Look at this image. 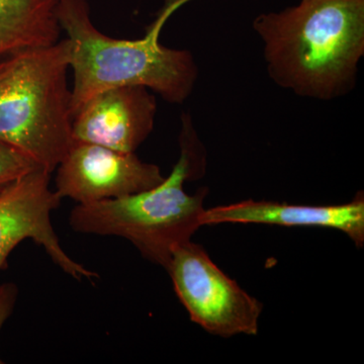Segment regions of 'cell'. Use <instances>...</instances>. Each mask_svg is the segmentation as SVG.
<instances>
[{
	"instance_id": "obj_1",
	"label": "cell",
	"mask_w": 364,
	"mask_h": 364,
	"mask_svg": "<svg viewBox=\"0 0 364 364\" xmlns=\"http://www.w3.org/2000/svg\"><path fill=\"white\" fill-rule=\"evenodd\" d=\"M253 30L268 75L280 87L332 100L355 86L364 55V0H301L256 16Z\"/></svg>"
},
{
	"instance_id": "obj_5",
	"label": "cell",
	"mask_w": 364,
	"mask_h": 364,
	"mask_svg": "<svg viewBox=\"0 0 364 364\" xmlns=\"http://www.w3.org/2000/svg\"><path fill=\"white\" fill-rule=\"evenodd\" d=\"M166 272L196 324L215 336H255L263 305L217 267L203 246L188 241L173 251Z\"/></svg>"
},
{
	"instance_id": "obj_6",
	"label": "cell",
	"mask_w": 364,
	"mask_h": 364,
	"mask_svg": "<svg viewBox=\"0 0 364 364\" xmlns=\"http://www.w3.org/2000/svg\"><path fill=\"white\" fill-rule=\"evenodd\" d=\"M55 191L61 198L90 203L124 198L164 181L159 166L95 144L73 141L57 167Z\"/></svg>"
},
{
	"instance_id": "obj_8",
	"label": "cell",
	"mask_w": 364,
	"mask_h": 364,
	"mask_svg": "<svg viewBox=\"0 0 364 364\" xmlns=\"http://www.w3.org/2000/svg\"><path fill=\"white\" fill-rule=\"evenodd\" d=\"M157 102L144 86L109 88L88 100L73 116L72 136L123 153H135L154 129Z\"/></svg>"
},
{
	"instance_id": "obj_10",
	"label": "cell",
	"mask_w": 364,
	"mask_h": 364,
	"mask_svg": "<svg viewBox=\"0 0 364 364\" xmlns=\"http://www.w3.org/2000/svg\"><path fill=\"white\" fill-rule=\"evenodd\" d=\"M58 6L59 0H0V59L58 43Z\"/></svg>"
},
{
	"instance_id": "obj_11",
	"label": "cell",
	"mask_w": 364,
	"mask_h": 364,
	"mask_svg": "<svg viewBox=\"0 0 364 364\" xmlns=\"http://www.w3.org/2000/svg\"><path fill=\"white\" fill-rule=\"evenodd\" d=\"M40 168L21 151L0 141V195L21 177Z\"/></svg>"
},
{
	"instance_id": "obj_4",
	"label": "cell",
	"mask_w": 364,
	"mask_h": 364,
	"mask_svg": "<svg viewBox=\"0 0 364 364\" xmlns=\"http://www.w3.org/2000/svg\"><path fill=\"white\" fill-rule=\"evenodd\" d=\"M66 39L11 57L0 76V141L52 172L73 144Z\"/></svg>"
},
{
	"instance_id": "obj_12",
	"label": "cell",
	"mask_w": 364,
	"mask_h": 364,
	"mask_svg": "<svg viewBox=\"0 0 364 364\" xmlns=\"http://www.w3.org/2000/svg\"><path fill=\"white\" fill-rule=\"evenodd\" d=\"M18 294V287L11 282L0 286V330L14 312ZM0 363H2L1 358H0Z\"/></svg>"
},
{
	"instance_id": "obj_3",
	"label": "cell",
	"mask_w": 364,
	"mask_h": 364,
	"mask_svg": "<svg viewBox=\"0 0 364 364\" xmlns=\"http://www.w3.org/2000/svg\"><path fill=\"white\" fill-rule=\"evenodd\" d=\"M181 155L169 176L155 188L114 200L78 203L69 223L78 233L127 239L146 259L166 269L172 253L203 226L208 188L188 195L184 183L202 178L207 152L188 114L181 117Z\"/></svg>"
},
{
	"instance_id": "obj_13",
	"label": "cell",
	"mask_w": 364,
	"mask_h": 364,
	"mask_svg": "<svg viewBox=\"0 0 364 364\" xmlns=\"http://www.w3.org/2000/svg\"><path fill=\"white\" fill-rule=\"evenodd\" d=\"M9 65H11V57L0 61V76L6 71V69L9 68Z\"/></svg>"
},
{
	"instance_id": "obj_9",
	"label": "cell",
	"mask_w": 364,
	"mask_h": 364,
	"mask_svg": "<svg viewBox=\"0 0 364 364\" xmlns=\"http://www.w3.org/2000/svg\"><path fill=\"white\" fill-rule=\"evenodd\" d=\"M264 224L284 227L332 228L346 234L356 247L364 245V196L337 205H299L247 200L205 210L202 225Z\"/></svg>"
},
{
	"instance_id": "obj_2",
	"label": "cell",
	"mask_w": 364,
	"mask_h": 364,
	"mask_svg": "<svg viewBox=\"0 0 364 364\" xmlns=\"http://www.w3.org/2000/svg\"><path fill=\"white\" fill-rule=\"evenodd\" d=\"M191 0H165L157 18L138 40L114 39L98 31L85 0H59L58 16L69 46L73 72L72 117L97 93L119 86H144L170 104H183L198 78V66L188 50L160 43L163 26Z\"/></svg>"
},
{
	"instance_id": "obj_7",
	"label": "cell",
	"mask_w": 364,
	"mask_h": 364,
	"mask_svg": "<svg viewBox=\"0 0 364 364\" xmlns=\"http://www.w3.org/2000/svg\"><path fill=\"white\" fill-rule=\"evenodd\" d=\"M51 173L37 168L21 177L0 195V269L21 242L32 239L74 279H93L91 272L69 257L52 226L51 213L62 198L50 188Z\"/></svg>"
}]
</instances>
